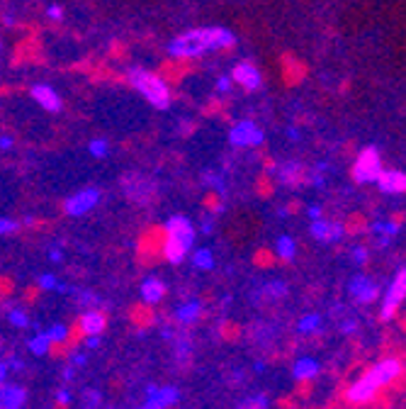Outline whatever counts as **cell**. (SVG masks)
Masks as SVG:
<instances>
[{
	"label": "cell",
	"instance_id": "obj_9",
	"mask_svg": "<svg viewBox=\"0 0 406 409\" xmlns=\"http://www.w3.org/2000/svg\"><path fill=\"white\" fill-rule=\"evenodd\" d=\"M404 297H406V268H401L399 275L394 278V283L389 285V290H387L385 307H382V319L389 321L396 315L399 305L404 302Z\"/></svg>",
	"mask_w": 406,
	"mask_h": 409
},
{
	"label": "cell",
	"instance_id": "obj_36",
	"mask_svg": "<svg viewBox=\"0 0 406 409\" xmlns=\"http://www.w3.org/2000/svg\"><path fill=\"white\" fill-rule=\"evenodd\" d=\"M22 229V222L15 217H0V237H10Z\"/></svg>",
	"mask_w": 406,
	"mask_h": 409
},
{
	"label": "cell",
	"instance_id": "obj_40",
	"mask_svg": "<svg viewBox=\"0 0 406 409\" xmlns=\"http://www.w3.org/2000/svg\"><path fill=\"white\" fill-rule=\"evenodd\" d=\"M57 404L59 407H68V404L73 402V392H71V388H59L57 390Z\"/></svg>",
	"mask_w": 406,
	"mask_h": 409
},
{
	"label": "cell",
	"instance_id": "obj_2",
	"mask_svg": "<svg viewBox=\"0 0 406 409\" xmlns=\"http://www.w3.org/2000/svg\"><path fill=\"white\" fill-rule=\"evenodd\" d=\"M197 229L185 215H170L163 224V239H161V256L170 266H180L195 249Z\"/></svg>",
	"mask_w": 406,
	"mask_h": 409
},
{
	"label": "cell",
	"instance_id": "obj_51",
	"mask_svg": "<svg viewBox=\"0 0 406 409\" xmlns=\"http://www.w3.org/2000/svg\"><path fill=\"white\" fill-rule=\"evenodd\" d=\"M8 373H10V370H8L6 361H0V388H3V385L8 383Z\"/></svg>",
	"mask_w": 406,
	"mask_h": 409
},
{
	"label": "cell",
	"instance_id": "obj_29",
	"mask_svg": "<svg viewBox=\"0 0 406 409\" xmlns=\"http://www.w3.org/2000/svg\"><path fill=\"white\" fill-rule=\"evenodd\" d=\"M202 183H205L207 188H210L212 192H216L219 197L227 195V181H224V176L216 171H205V176H202Z\"/></svg>",
	"mask_w": 406,
	"mask_h": 409
},
{
	"label": "cell",
	"instance_id": "obj_7",
	"mask_svg": "<svg viewBox=\"0 0 406 409\" xmlns=\"http://www.w3.org/2000/svg\"><path fill=\"white\" fill-rule=\"evenodd\" d=\"M178 402H180V390L175 388V385H163V388H159V385L151 383L149 388H146V402H144L146 409H170Z\"/></svg>",
	"mask_w": 406,
	"mask_h": 409
},
{
	"label": "cell",
	"instance_id": "obj_45",
	"mask_svg": "<svg viewBox=\"0 0 406 409\" xmlns=\"http://www.w3.org/2000/svg\"><path fill=\"white\" fill-rule=\"evenodd\" d=\"M49 261H52V263H61V261H63V249H61V246H49Z\"/></svg>",
	"mask_w": 406,
	"mask_h": 409
},
{
	"label": "cell",
	"instance_id": "obj_44",
	"mask_svg": "<svg viewBox=\"0 0 406 409\" xmlns=\"http://www.w3.org/2000/svg\"><path fill=\"white\" fill-rule=\"evenodd\" d=\"M353 261L358 266H365L367 263V251L363 249V246H355V249H353Z\"/></svg>",
	"mask_w": 406,
	"mask_h": 409
},
{
	"label": "cell",
	"instance_id": "obj_20",
	"mask_svg": "<svg viewBox=\"0 0 406 409\" xmlns=\"http://www.w3.org/2000/svg\"><path fill=\"white\" fill-rule=\"evenodd\" d=\"M270 171L278 176V181L283 183V186H299V183L304 181V176H307V171H304L302 163H294V161H287V163H280V166L270 168Z\"/></svg>",
	"mask_w": 406,
	"mask_h": 409
},
{
	"label": "cell",
	"instance_id": "obj_8",
	"mask_svg": "<svg viewBox=\"0 0 406 409\" xmlns=\"http://www.w3.org/2000/svg\"><path fill=\"white\" fill-rule=\"evenodd\" d=\"M232 81L236 86H241L243 90H248V93H256V90L263 88V76L261 71L256 68V63L251 61H238L236 66L232 68Z\"/></svg>",
	"mask_w": 406,
	"mask_h": 409
},
{
	"label": "cell",
	"instance_id": "obj_37",
	"mask_svg": "<svg viewBox=\"0 0 406 409\" xmlns=\"http://www.w3.org/2000/svg\"><path fill=\"white\" fill-rule=\"evenodd\" d=\"M275 332L270 324H256V334H253V341L256 343H265V339H273Z\"/></svg>",
	"mask_w": 406,
	"mask_h": 409
},
{
	"label": "cell",
	"instance_id": "obj_32",
	"mask_svg": "<svg viewBox=\"0 0 406 409\" xmlns=\"http://www.w3.org/2000/svg\"><path fill=\"white\" fill-rule=\"evenodd\" d=\"M297 332L299 334H316V332H321V317L316 315V312H309V315L299 317Z\"/></svg>",
	"mask_w": 406,
	"mask_h": 409
},
{
	"label": "cell",
	"instance_id": "obj_12",
	"mask_svg": "<svg viewBox=\"0 0 406 409\" xmlns=\"http://www.w3.org/2000/svg\"><path fill=\"white\" fill-rule=\"evenodd\" d=\"M348 292L360 305H370V302H375L377 295H380L377 285L372 283V278H367V275H353L348 283Z\"/></svg>",
	"mask_w": 406,
	"mask_h": 409
},
{
	"label": "cell",
	"instance_id": "obj_52",
	"mask_svg": "<svg viewBox=\"0 0 406 409\" xmlns=\"http://www.w3.org/2000/svg\"><path fill=\"white\" fill-rule=\"evenodd\" d=\"M355 326H358V324H355V319H345L343 324H341V332L350 334V332H355Z\"/></svg>",
	"mask_w": 406,
	"mask_h": 409
},
{
	"label": "cell",
	"instance_id": "obj_4",
	"mask_svg": "<svg viewBox=\"0 0 406 409\" xmlns=\"http://www.w3.org/2000/svg\"><path fill=\"white\" fill-rule=\"evenodd\" d=\"M100 200H103L100 188H81V190H76L63 200V212H66V217H85L98 208Z\"/></svg>",
	"mask_w": 406,
	"mask_h": 409
},
{
	"label": "cell",
	"instance_id": "obj_34",
	"mask_svg": "<svg viewBox=\"0 0 406 409\" xmlns=\"http://www.w3.org/2000/svg\"><path fill=\"white\" fill-rule=\"evenodd\" d=\"M100 404H103V395H100V390H95V388L83 390L81 409H100Z\"/></svg>",
	"mask_w": 406,
	"mask_h": 409
},
{
	"label": "cell",
	"instance_id": "obj_30",
	"mask_svg": "<svg viewBox=\"0 0 406 409\" xmlns=\"http://www.w3.org/2000/svg\"><path fill=\"white\" fill-rule=\"evenodd\" d=\"M73 295H76V302L78 307H85V310H100L103 307V297L95 295L93 290H73Z\"/></svg>",
	"mask_w": 406,
	"mask_h": 409
},
{
	"label": "cell",
	"instance_id": "obj_50",
	"mask_svg": "<svg viewBox=\"0 0 406 409\" xmlns=\"http://www.w3.org/2000/svg\"><path fill=\"white\" fill-rule=\"evenodd\" d=\"M307 215L312 217V222H314V219H321V217H324V210H321L319 205H309V208H307Z\"/></svg>",
	"mask_w": 406,
	"mask_h": 409
},
{
	"label": "cell",
	"instance_id": "obj_39",
	"mask_svg": "<svg viewBox=\"0 0 406 409\" xmlns=\"http://www.w3.org/2000/svg\"><path fill=\"white\" fill-rule=\"evenodd\" d=\"M88 363V351H71L68 353V366H73L76 370H81Z\"/></svg>",
	"mask_w": 406,
	"mask_h": 409
},
{
	"label": "cell",
	"instance_id": "obj_15",
	"mask_svg": "<svg viewBox=\"0 0 406 409\" xmlns=\"http://www.w3.org/2000/svg\"><path fill=\"white\" fill-rule=\"evenodd\" d=\"M105 326H108V317L103 310H85L78 319V329L83 337H103Z\"/></svg>",
	"mask_w": 406,
	"mask_h": 409
},
{
	"label": "cell",
	"instance_id": "obj_16",
	"mask_svg": "<svg viewBox=\"0 0 406 409\" xmlns=\"http://www.w3.org/2000/svg\"><path fill=\"white\" fill-rule=\"evenodd\" d=\"M367 375L375 380L377 388H387V385H392L401 375V366H399V361H394V358H387V361L377 363L375 368H370Z\"/></svg>",
	"mask_w": 406,
	"mask_h": 409
},
{
	"label": "cell",
	"instance_id": "obj_22",
	"mask_svg": "<svg viewBox=\"0 0 406 409\" xmlns=\"http://www.w3.org/2000/svg\"><path fill=\"white\" fill-rule=\"evenodd\" d=\"M170 346H173V356H175V361H178V366H187V363H190V358H192V339L187 337V334L178 332L173 341H170Z\"/></svg>",
	"mask_w": 406,
	"mask_h": 409
},
{
	"label": "cell",
	"instance_id": "obj_46",
	"mask_svg": "<svg viewBox=\"0 0 406 409\" xmlns=\"http://www.w3.org/2000/svg\"><path fill=\"white\" fill-rule=\"evenodd\" d=\"M15 146V137L12 134H0V151H10Z\"/></svg>",
	"mask_w": 406,
	"mask_h": 409
},
{
	"label": "cell",
	"instance_id": "obj_18",
	"mask_svg": "<svg viewBox=\"0 0 406 409\" xmlns=\"http://www.w3.org/2000/svg\"><path fill=\"white\" fill-rule=\"evenodd\" d=\"M287 292H290V285L285 283V280H267V283H263L261 288H258L253 300L256 302H280L287 297Z\"/></svg>",
	"mask_w": 406,
	"mask_h": 409
},
{
	"label": "cell",
	"instance_id": "obj_21",
	"mask_svg": "<svg viewBox=\"0 0 406 409\" xmlns=\"http://www.w3.org/2000/svg\"><path fill=\"white\" fill-rule=\"evenodd\" d=\"M321 370V363L312 356H302L292 363V378L299 380V383H307V380H314L319 375Z\"/></svg>",
	"mask_w": 406,
	"mask_h": 409
},
{
	"label": "cell",
	"instance_id": "obj_11",
	"mask_svg": "<svg viewBox=\"0 0 406 409\" xmlns=\"http://www.w3.org/2000/svg\"><path fill=\"white\" fill-rule=\"evenodd\" d=\"M309 234L321 243H336L343 239L345 227L341 222H331V219L321 217V219H314L312 227H309Z\"/></svg>",
	"mask_w": 406,
	"mask_h": 409
},
{
	"label": "cell",
	"instance_id": "obj_19",
	"mask_svg": "<svg viewBox=\"0 0 406 409\" xmlns=\"http://www.w3.org/2000/svg\"><path fill=\"white\" fill-rule=\"evenodd\" d=\"M27 402V390L22 385L6 383L0 388V409H22Z\"/></svg>",
	"mask_w": 406,
	"mask_h": 409
},
{
	"label": "cell",
	"instance_id": "obj_55",
	"mask_svg": "<svg viewBox=\"0 0 406 409\" xmlns=\"http://www.w3.org/2000/svg\"><path fill=\"white\" fill-rule=\"evenodd\" d=\"M287 134H290V139H292V141H294V139H299V132H297V130H292V127H290V130H287Z\"/></svg>",
	"mask_w": 406,
	"mask_h": 409
},
{
	"label": "cell",
	"instance_id": "obj_5",
	"mask_svg": "<svg viewBox=\"0 0 406 409\" xmlns=\"http://www.w3.org/2000/svg\"><path fill=\"white\" fill-rule=\"evenodd\" d=\"M265 141V132L253 122V119H238L229 130V144L234 149H256Z\"/></svg>",
	"mask_w": 406,
	"mask_h": 409
},
{
	"label": "cell",
	"instance_id": "obj_47",
	"mask_svg": "<svg viewBox=\"0 0 406 409\" xmlns=\"http://www.w3.org/2000/svg\"><path fill=\"white\" fill-rule=\"evenodd\" d=\"M6 366H8V370H22V368H25V361L17 358V356H10L6 361Z\"/></svg>",
	"mask_w": 406,
	"mask_h": 409
},
{
	"label": "cell",
	"instance_id": "obj_38",
	"mask_svg": "<svg viewBox=\"0 0 406 409\" xmlns=\"http://www.w3.org/2000/svg\"><path fill=\"white\" fill-rule=\"evenodd\" d=\"M216 93L219 95H227V93H232V88H234V81H232V76L229 73H221L219 78H216Z\"/></svg>",
	"mask_w": 406,
	"mask_h": 409
},
{
	"label": "cell",
	"instance_id": "obj_54",
	"mask_svg": "<svg viewBox=\"0 0 406 409\" xmlns=\"http://www.w3.org/2000/svg\"><path fill=\"white\" fill-rule=\"evenodd\" d=\"M253 370H256V373H263V370H265V363H263V361H258L256 366H253Z\"/></svg>",
	"mask_w": 406,
	"mask_h": 409
},
{
	"label": "cell",
	"instance_id": "obj_3",
	"mask_svg": "<svg viewBox=\"0 0 406 409\" xmlns=\"http://www.w3.org/2000/svg\"><path fill=\"white\" fill-rule=\"evenodd\" d=\"M127 83L156 110H168L170 103H173V93H170L168 81L163 76H159L156 71L134 66L127 71Z\"/></svg>",
	"mask_w": 406,
	"mask_h": 409
},
{
	"label": "cell",
	"instance_id": "obj_53",
	"mask_svg": "<svg viewBox=\"0 0 406 409\" xmlns=\"http://www.w3.org/2000/svg\"><path fill=\"white\" fill-rule=\"evenodd\" d=\"M20 222H22V227H34V224H37V217H34V215H25V217H22Z\"/></svg>",
	"mask_w": 406,
	"mask_h": 409
},
{
	"label": "cell",
	"instance_id": "obj_27",
	"mask_svg": "<svg viewBox=\"0 0 406 409\" xmlns=\"http://www.w3.org/2000/svg\"><path fill=\"white\" fill-rule=\"evenodd\" d=\"M275 256L283 261H292L294 254H297V241H294L292 237H287V234H280L278 239H275Z\"/></svg>",
	"mask_w": 406,
	"mask_h": 409
},
{
	"label": "cell",
	"instance_id": "obj_10",
	"mask_svg": "<svg viewBox=\"0 0 406 409\" xmlns=\"http://www.w3.org/2000/svg\"><path fill=\"white\" fill-rule=\"evenodd\" d=\"M32 100H34L37 105H39L41 110H47V112L57 114L63 110V98L61 93H59L57 88H52L49 83H34L30 90Z\"/></svg>",
	"mask_w": 406,
	"mask_h": 409
},
{
	"label": "cell",
	"instance_id": "obj_24",
	"mask_svg": "<svg viewBox=\"0 0 406 409\" xmlns=\"http://www.w3.org/2000/svg\"><path fill=\"white\" fill-rule=\"evenodd\" d=\"M190 263L195 270H214L216 261H214V254H212V249H207V246H200V249H192L190 254Z\"/></svg>",
	"mask_w": 406,
	"mask_h": 409
},
{
	"label": "cell",
	"instance_id": "obj_33",
	"mask_svg": "<svg viewBox=\"0 0 406 409\" xmlns=\"http://www.w3.org/2000/svg\"><path fill=\"white\" fill-rule=\"evenodd\" d=\"M88 154L93 159H108L110 156V141L105 137H95V139L88 141Z\"/></svg>",
	"mask_w": 406,
	"mask_h": 409
},
{
	"label": "cell",
	"instance_id": "obj_17",
	"mask_svg": "<svg viewBox=\"0 0 406 409\" xmlns=\"http://www.w3.org/2000/svg\"><path fill=\"white\" fill-rule=\"evenodd\" d=\"M165 290H168V288H165V283L159 275H146L139 283V297L144 305H159L165 297Z\"/></svg>",
	"mask_w": 406,
	"mask_h": 409
},
{
	"label": "cell",
	"instance_id": "obj_41",
	"mask_svg": "<svg viewBox=\"0 0 406 409\" xmlns=\"http://www.w3.org/2000/svg\"><path fill=\"white\" fill-rule=\"evenodd\" d=\"M214 222H216L214 215H207V217L200 222V234H205V237H210V234L214 232Z\"/></svg>",
	"mask_w": 406,
	"mask_h": 409
},
{
	"label": "cell",
	"instance_id": "obj_26",
	"mask_svg": "<svg viewBox=\"0 0 406 409\" xmlns=\"http://www.w3.org/2000/svg\"><path fill=\"white\" fill-rule=\"evenodd\" d=\"M6 317H8V321H10V326H15V329H22V332L32 326L30 312H27L25 307H20V305H8Z\"/></svg>",
	"mask_w": 406,
	"mask_h": 409
},
{
	"label": "cell",
	"instance_id": "obj_57",
	"mask_svg": "<svg viewBox=\"0 0 406 409\" xmlns=\"http://www.w3.org/2000/svg\"><path fill=\"white\" fill-rule=\"evenodd\" d=\"M139 409H146V407H144V404H141V407H139Z\"/></svg>",
	"mask_w": 406,
	"mask_h": 409
},
{
	"label": "cell",
	"instance_id": "obj_31",
	"mask_svg": "<svg viewBox=\"0 0 406 409\" xmlns=\"http://www.w3.org/2000/svg\"><path fill=\"white\" fill-rule=\"evenodd\" d=\"M44 334H47V339L52 341V346H61V343H66L68 337H71V329H68L66 324H61V321H57V324H52L49 329H44Z\"/></svg>",
	"mask_w": 406,
	"mask_h": 409
},
{
	"label": "cell",
	"instance_id": "obj_43",
	"mask_svg": "<svg viewBox=\"0 0 406 409\" xmlns=\"http://www.w3.org/2000/svg\"><path fill=\"white\" fill-rule=\"evenodd\" d=\"M47 17H49L52 22H61L63 8H61V6H49V8H47Z\"/></svg>",
	"mask_w": 406,
	"mask_h": 409
},
{
	"label": "cell",
	"instance_id": "obj_56",
	"mask_svg": "<svg viewBox=\"0 0 406 409\" xmlns=\"http://www.w3.org/2000/svg\"><path fill=\"white\" fill-rule=\"evenodd\" d=\"M0 52H3V39H0Z\"/></svg>",
	"mask_w": 406,
	"mask_h": 409
},
{
	"label": "cell",
	"instance_id": "obj_14",
	"mask_svg": "<svg viewBox=\"0 0 406 409\" xmlns=\"http://www.w3.org/2000/svg\"><path fill=\"white\" fill-rule=\"evenodd\" d=\"M377 390H380V388H377V383L365 373L363 378L355 380V383L348 388V402L350 404H367V402H372V399H375Z\"/></svg>",
	"mask_w": 406,
	"mask_h": 409
},
{
	"label": "cell",
	"instance_id": "obj_28",
	"mask_svg": "<svg viewBox=\"0 0 406 409\" xmlns=\"http://www.w3.org/2000/svg\"><path fill=\"white\" fill-rule=\"evenodd\" d=\"M267 407H270V397L263 392H256V395H246V397H241L234 409H267Z\"/></svg>",
	"mask_w": 406,
	"mask_h": 409
},
{
	"label": "cell",
	"instance_id": "obj_48",
	"mask_svg": "<svg viewBox=\"0 0 406 409\" xmlns=\"http://www.w3.org/2000/svg\"><path fill=\"white\" fill-rule=\"evenodd\" d=\"M175 334H178V329H173V326H170V324H163V326H161V337H163L168 343L175 339Z\"/></svg>",
	"mask_w": 406,
	"mask_h": 409
},
{
	"label": "cell",
	"instance_id": "obj_42",
	"mask_svg": "<svg viewBox=\"0 0 406 409\" xmlns=\"http://www.w3.org/2000/svg\"><path fill=\"white\" fill-rule=\"evenodd\" d=\"M100 341H103V337H83V351H95V348H100Z\"/></svg>",
	"mask_w": 406,
	"mask_h": 409
},
{
	"label": "cell",
	"instance_id": "obj_23",
	"mask_svg": "<svg viewBox=\"0 0 406 409\" xmlns=\"http://www.w3.org/2000/svg\"><path fill=\"white\" fill-rule=\"evenodd\" d=\"M377 186L382 192H406V176L399 171L380 173L377 176Z\"/></svg>",
	"mask_w": 406,
	"mask_h": 409
},
{
	"label": "cell",
	"instance_id": "obj_1",
	"mask_svg": "<svg viewBox=\"0 0 406 409\" xmlns=\"http://www.w3.org/2000/svg\"><path fill=\"white\" fill-rule=\"evenodd\" d=\"M236 44V34L227 27H195L180 32L168 42L170 59H200L212 52H224Z\"/></svg>",
	"mask_w": 406,
	"mask_h": 409
},
{
	"label": "cell",
	"instance_id": "obj_13",
	"mask_svg": "<svg viewBox=\"0 0 406 409\" xmlns=\"http://www.w3.org/2000/svg\"><path fill=\"white\" fill-rule=\"evenodd\" d=\"M202 312H205V305L202 300H185L183 305H178L173 310V321L178 326H195L197 321L202 319Z\"/></svg>",
	"mask_w": 406,
	"mask_h": 409
},
{
	"label": "cell",
	"instance_id": "obj_49",
	"mask_svg": "<svg viewBox=\"0 0 406 409\" xmlns=\"http://www.w3.org/2000/svg\"><path fill=\"white\" fill-rule=\"evenodd\" d=\"M61 378H63V383H73V380H76V368L73 366H66L61 370Z\"/></svg>",
	"mask_w": 406,
	"mask_h": 409
},
{
	"label": "cell",
	"instance_id": "obj_35",
	"mask_svg": "<svg viewBox=\"0 0 406 409\" xmlns=\"http://www.w3.org/2000/svg\"><path fill=\"white\" fill-rule=\"evenodd\" d=\"M59 285V278L54 273H39L37 275V288H39L41 292H54Z\"/></svg>",
	"mask_w": 406,
	"mask_h": 409
},
{
	"label": "cell",
	"instance_id": "obj_6",
	"mask_svg": "<svg viewBox=\"0 0 406 409\" xmlns=\"http://www.w3.org/2000/svg\"><path fill=\"white\" fill-rule=\"evenodd\" d=\"M382 173L380 168V154H377L375 146H367V149L360 151L358 161H355L353 166V178L358 183H370L377 181V176Z\"/></svg>",
	"mask_w": 406,
	"mask_h": 409
},
{
	"label": "cell",
	"instance_id": "obj_25",
	"mask_svg": "<svg viewBox=\"0 0 406 409\" xmlns=\"http://www.w3.org/2000/svg\"><path fill=\"white\" fill-rule=\"evenodd\" d=\"M27 351H30L32 356H37V358L47 356V353L52 351V341L47 339L44 329H41V332H34L30 339H27Z\"/></svg>",
	"mask_w": 406,
	"mask_h": 409
}]
</instances>
